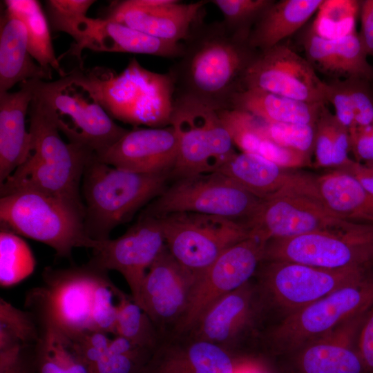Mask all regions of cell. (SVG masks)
I'll return each mask as SVG.
<instances>
[{"mask_svg": "<svg viewBox=\"0 0 373 373\" xmlns=\"http://www.w3.org/2000/svg\"><path fill=\"white\" fill-rule=\"evenodd\" d=\"M262 121L267 138L311 158L314 151L316 124H274Z\"/></svg>", "mask_w": 373, "mask_h": 373, "instance_id": "cell-40", "label": "cell"}, {"mask_svg": "<svg viewBox=\"0 0 373 373\" xmlns=\"http://www.w3.org/2000/svg\"><path fill=\"white\" fill-rule=\"evenodd\" d=\"M221 11L223 21L233 32L249 37V32L273 0H212Z\"/></svg>", "mask_w": 373, "mask_h": 373, "instance_id": "cell-39", "label": "cell"}, {"mask_svg": "<svg viewBox=\"0 0 373 373\" xmlns=\"http://www.w3.org/2000/svg\"><path fill=\"white\" fill-rule=\"evenodd\" d=\"M36 260L28 244L17 234L3 229L0 232V285H15L32 274Z\"/></svg>", "mask_w": 373, "mask_h": 373, "instance_id": "cell-34", "label": "cell"}, {"mask_svg": "<svg viewBox=\"0 0 373 373\" xmlns=\"http://www.w3.org/2000/svg\"><path fill=\"white\" fill-rule=\"evenodd\" d=\"M99 269L96 278L92 310L93 329L115 335L118 306L122 291Z\"/></svg>", "mask_w": 373, "mask_h": 373, "instance_id": "cell-38", "label": "cell"}, {"mask_svg": "<svg viewBox=\"0 0 373 373\" xmlns=\"http://www.w3.org/2000/svg\"><path fill=\"white\" fill-rule=\"evenodd\" d=\"M348 222L323 204L314 177L297 173L289 184L262 200L247 225L250 236L267 243L272 239L340 228Z\"/></svg>", "mask_w": 373, "mask_h": 373, "instance_id": "cell-8", "label": "cell"}, {"mask_svg": "<svg viewBox=\"0 0 373 373\" xmlns=\"http://www.w3.org/2000/svg\"><path fill=\"white\" fill-rule=\"evenodd\" d=\"M74 42L64 54L75 56L83 67L84 49L108 52L151 55L164 58H179L182 42L164 40L146 35L124 24L104 19L82 18L75 27Z\"/></svg>", "mask_w": 373, "mask_h": 373, "instance_id": "cell-21", "label": "cell"}, {"mask_svg": "<svg viewBox=\"0 0 373 373\" xmlns=\"http://www.w3.org/2000/svg\"><path fill=\"white\" fill-rule=\"evenodd\" d=\"M99 271L89 262L78 267L45 268L44 285L31 289L25 301L41 332L50 329L73 338L93 329V294Z\"/></svg>", "mask_w": 373, "mask_h": 373, "instance_id": "cell-7", "label": "cell"}, {"mask_svg": "<svg viewBox=\"0 0 373 373\" xmlns=\"http://www.w3.org/2000/svg\"><path fill=\"white\" fill-rule=\"evenodd\" d=\"M265 245L250 236L226 249L198 276L187 314L174 336L186 333L214 301L250 281L263 261Z\"/></svg>", "mask_w": 373, "mask_h": 373, "instance_id": "cell-18", "label": "cell"}, {"mask_svg": "<svg viewBox=\"0 0 373 373\" xmlns=\"http://www.w3.org/2000/svg\"><path fill=\"white\" fill-rule=\"evenodd\" d=\"M170 126L178 141L177 159L170 177L178 179L216 171L236 153L218 111L198 101L174 97Z\"/></svg>", "mask_w": 373, "mask_h": 373, "instance_id": "cell-10", "label": "cell"}, {"mask_svg": "<svg viewBox=\"0 0 373 373\" xmlns=\"http://www.w3.org/2000/svg\"><path fill=\"white\" fill-rule=\"evenodd\" d=\"M41 331L34 314L0 298V351L37 345Z\"/></svg>", "mask_w": 373, "mask_h": 373, "instance_id": "cell-35", "label": "cell"}, {"mask_svg": "<svg viewBox=\"0 0 373 373\" xmlns=\"http://www.w3.org/2000/svg\"><path fill=\"white\" fill-rule=\"evenodd\" d=\"M178 141L171 126L128 130L112 146L97 155L118 169L137 173H171L177 159Z\"/></svg>", "mask_w": 373, "mask_h": 373, "instance_id": "cell-22", "label": "cell"}, {"mask_svg": "<svg viewBox=\"0 0 373 373\" xmlns=\"http://www.w3.org/2000/svg\"><path fill=\"white\" fill-rule=\"evenodd\" d=\"M181 56L169 68L174 97L198 101L216 111L229 109L243 90L245 71L257 53L247 37L233 32L222 21L207 23L204 16L182 41Z\"/></svg>", "mask_w": 373, "mask_h": 373, "instance_id": "cell-1", "label": "cell"}, {"mask_svg": "<svg viewBox=\"0 0 373 373\" xmlns=\"http://www.w3.org/2000/svg\"><path fill=\"white\" fill-rule=\"evenodd\" d=\"M237 373H278L269 367L267 363L255 358L246 360Z\"/></svg>", "mask_w": 373, "mask_h": 373, "instance_id": "cell-53", "label": "cell"}, {"mask_svg": "<svg viewBox=\"0 0 373 373\" xmlns=\"http://www.w3.org/2000/svg\"><path fill=\"white\" fill-rule=\"evenodd\" d=\"M350 152L355 160L373 162V123L367 126H354L350 131Z\"/></svg>", "mask_w": 373, "mask_h": 373, "instance_id": "cell-48", "label": "cell"}, {"mask_svg": "<svg viewBox=\"0 0 373 373\" xmlns=\"http://www.w3.org/2000/svg\"><path fill=\"white\" fill-rule=\"evenodd\" d=\"M33 97L30 80L0 93V185L22 164L30 148L26 117Z\"/></svg>", "mask_w": 373, "mask_h": 373, "instance_id": "cell-26", "label": "cell"}, {"mask_svg": "<svg viewBox=\"0 0 373 373\" xmlns=\"http://www.w3.org/2000/svg\"><path fill=\"white\" fill-rule=\"evenodd\" d=\"M256 292L249 281L224 295L210 305L183 334L212 343L236 358L243 359L242 341L254 328L258 314Z\"/></svg>", "mask_w": 373, "mask_h": 373, "instance_id": "cell-20", "label": "cell"}, {"mask_svg": "<svg viewBox=\"0 0 373 373\" xmlns=\"http://www.w3.org/2000/svg\"><path fill=\"white\" fill-rule=\"evenodd\" d=\"M354 178L373 195V162L361 163L350 158L343 165L335 168Z\"/></svg>", "mask_w": 373, "mask_h": 373, "instance_id": "cell-52", "label": "cell"}, {"mask_svg": "<svg viewBox=\"0 0 373 373\" xmlns=\"http://www.w3.org/2000/svg\"><path fill=\"white\" fill-rule=\"evenodd\" d=\"M29 116L30 151L0 185L1 197L19 189H32L61 199L85 213L80 183L95 153L82 145L65 142L55 122L33 99Z\"/></svg>", "mask_w": 373, "mask_h": 373, "instance_id": "cell-2", "label": "cell"}, {"mask_svg": "<svg viewBox=\"0 0 373 373\" xmlns=\"http://www.w3.org/2000/svg\"><path fill=\"white\" fill-rule=\"evenodd\" d=\"M93 0L45 1L46 15L53 31L63 32L72 37L77 23L86 14Z\"/></svg>", "mask_w": 373, "mask_h": 373, "instance_id": "cell-41", "label": "cell"}, {"mask_svg": "<svg viewBox=\"0 0 373 373\" xmlns=\"http://www.w3.org/2000/svg\"><path fill=\"white\" fill-rule=\"evenodd\" d=\"M115 336L153 352L164 339L148 314L124 292L118 306Z\"/></svg>", "mask_w": 373, "mask_h": 373, "instance_id": "cell-33", "label": "cell"}, {"mask_svg": "<svg viewBox=\"0 0 373 373\" xmlns=\"http://www.w3.org/2000/svg\"><path fill=\"white\" fill-rule=\"evenodd\" d=\"M217 171L261 200L279 191L297 174L259 154L248 152L236 153Z\"/></svg>", "mask_w": 373, "mask_h": 373, "instance_id": "cell-31", "label": "cell"}, {"mask_svg": "<svg viewBox=\"0 0 373 373\" xmlns=\"http://www.w3.org/2000/svg\"><path fill=\"white\" fill-rule=\"evenodd\" d=\"M84 216L66 202L36 190L19 189L0 199L1 229L44 243L59 257L70 258L75 247L91 249Z\"/></svg>", "mask_w": 373, "mask_h": 373, "instance_id": "cell-6", "label": "cell"}, {"mask_svg": "<svg viewBox=\"0 0 373 373\" xmlns=\"http://www.w3.org/2000/svg\"><path fill=\"white\" fill-rule=\"evenodd\" d=\"M258 154L287 169L309 165L311 160L305 154L280 145L267 137L260 144Z\"/></svg>", "mask_w": 373, "mask_h": 373, "instance_id": "cell-47", "label": "cell"}, {"mask_svg": "<svg viewBox=\"0 0 373 373\" xmlns=\"http://www.w3.org/2000/svg\"><path fill=\"white\" fill-rule=\"evenodd\" d=\"M359 38L366 55L373 57V0L360 1Z\"/></svg>", "mask_w": 373, "mask_h": 373, "instance_id": "cell-51", "label": "cell"}, {"mask_svg": "<svg viewBox=\"0 0 373 373\" xmlns=\"http://www.w3.org/2000/svg\"><path fill=\"white\" fill-rule=\"evenodd\" d=\"M153 354L122 336H115L90 370L93 373H142Z\"/></svg>", "mask_w": 373, "mask_h": 373, "instance_id": "cell-37", "label": "cell"}, {"mask_svg": "<svg viewBox=\"0 0 373 373\" xmlns=\"http://www.w3.org/2000/svg\"><path fill=\"white\" fill-rule=\"evenodd\" d=\"M70 72L90 88L113 119L135 127L170 126L175 86L169 72L149 70L135 57L119 73L103 66Z\"/></svg>", "mask_w": 373, "mask_h": 373, "instance_id": "cell-3", "label": "cell"}, {"mask_svg": "<svg viewBox=\"0 0 373 373\" xmlns=\"http://www.w3.org/2000/svg\"><path fill=\"white\" fill-rule=\"evenodd\" d=\"M359 12L360 1L323 0L310 27L318 37L338 39L356 31Z\"/></svg>", "mask_w": 373, "mask_h": 373, "instance_id": "cell-36", "label": "cell"}, {"mask_svg": "<svg viewBox=\"0 0 373 373\" xmlns=\"http://www.w3.org/2000/svg\"><path fill=\"white\" fill-rule=\"evenodd\" d=\"M30 79L50 81L52 74L34 61L23 23L5 9L0 23V93Z\"/></svg>", "mask_w": 373, "mask_h": 373, "instance_id": "cell-27", "label": "cell"}, {"mask_svg": "<svg viewBox=\"0 0 373 373\" xmlns=\"http://www.w3.org/2000/svg\"><path fill=\"white\" fill-rule=\"evenodd\" d=\"M198 277L182 266L166 245L143 280L141 307L164 338L175 334L189 309Z\"/></svg>", "mask_w": 373, "mask_h": 373, "instance_id": "cell-17", "label": "cell"}, {"mask_svg": "<svg viewBox=\"0 0 373 373\" xmlns=\"http://www.w3.org/2000/svg\"><path fill=\"white\" fill-rule=\"evenodd\" d=\"M338 120L334 114L323 106L316 123L314 153V164L318 167H332V153Z\"/></svg>", "mask_w": 373, "mask_h": 373, "instance_id": "cell-42", "label": "cell"}, {"mask_svg": "<svg viewBox=\"0 0 373 373\" xmlns=\"http://www.w3.org/2000/svg\"><path fill=\"white\" fill-rule=\"evenodd\" d=\"M372 268L325 269L296 262L269 261L261 271L267 296L291 312L363 279Z\"/></svg>", "mask_w": 373, "mask_h": 373, "instance_id": "cell-14", "label": "cell"}, {"mask_svg": "<svg viewBox=\"0 0 373 373\" xmlns=\"http://www.w3.org/2000/svg\"><path fill=\"white\" fill-rule=\"evenodd\" d=\"M263 260L283 261L325 269L373 267V224L345 226L269 240Z\"/></svg>", "mask_w": 373, "mask_h": 373, "instance_id": "cell-9", "label": "cell"}, {"mask_svg": "<svg viewBox=\"0 0 373 373\" xmlns=\"http://www.w3.org/2000/svg\"><path fill=\"white\" fill-rule=\"evenodd\" d=\"M169 177V172L137 173L118 169L94 154L82 178L88 236L95 240L108 239L115 227L131 220L140 208L164 191Z\"/></svg>", "mask_w": 373, "mask_h": 373, "instance_id": "cell-4", "label": "cell"}, {"mask_svg": "<svg viewBox=\"0 0 373 373\" xmlns=\"http://www.w3.org/2000/svg\"><path fill=\"white\" fill-rule=\"evenodd\" d=\"M357 347L367 373H373V305L367 312L360 327Z\"/></svg>", "mask_w": 373, "mask_h": 373, "instance_id": "cell-49", "label": "cell"}, {"mask_svg": "<svg viewBox=\"0 0 373 373\" xmlns=\"http://www.w3.org/2000/svg\"><path fill=\"white\" fill-rule=\"evenodd\" d=\"M323 1H274L253 26L247 39L249 46L263 51L281 44L303 26Z\"/></svg>", "mask_w": 373, "mask_h": 373, "instance_id": "cell-28", "label": "cell"}, {"mask_svg": "<svg viewBox=\"0 0 373 373\" xmlns=\"http://www.w3.org/2000/svg\"><path fill=\"white\" fill-rule=\"evenodd\" d=\"M373 305V274L291 312L270 333L276 350L293 352Z\"/></svg>", "mask_w": 373, "mask_h": 373, "instance_id": "cell-13", "label": "cell"}, {"mask_svg": "<svg viewBox=\"0 0 373 373\" xmlns=\"http://www.w3.org/2000/svg\"><path fill=\"white\" fill-rule=\"evenodd\" d=\"M165 247L159 218L142 213L122 236L115 239L93 240V254L89 262L106 271L120 273L131 289L133 299L141 307L143 280Z\"/></svg>", "mask_w": 373, "mask_h": 373, "instance_id": "cell-15", "label": "cell"}, {"mask_svg": "<svg viewBox=\"0 0 373 373\" xmlns=\"http://www.w3.org/2000/svg\"><path fill=\"white\" fill-rule=\"evenodd\" d=\"M209 1L182 3L176 0L112 1L102 18L124 24L152 37L182 42L193 23L204 16Z\"/></svg>", "mask_w": 373, "mask_h": 373, "instance_id": "cell-19", "label": "cell"}, {"mask_svg": "<svg viewBox=\"0 0 373 373\" xmlns=\"http://www.w3.org/2000/svg\"><path fill=\"white\" fill-rule=\"evenodd\" d=\"M326 102L334 107V116L349 131L355 126L353 104L343 79H334L326 82Z\"/></svg>", "mask_w": 373, "mask_h": 373, "instance_id": "cell-45", "label": "cell"}, {"mask_svg": "<svg viewBox=\"0 0 373 373\" xmlns=\"http://www.w3.org/2000/svg\"><path fill=\"white\" fill-rule=\"evenodd\" d=\"M244 89H258L311 104H326V82L311 64L289 47L279 44L258 51L247 67Z\"/></svg>", "mask_w": 373, "mask_h": 373, "instance_id": "cell-16", "label": "cell"}, {"mask_svg": "<svg viewBox=\"0 0 373 373\" xmlns=\"http://www.w3.org/2000/svg\"><path fill=\"white\" fill-rule=\"evenodd\" d=\"M66 373H93L90 367L75 349L70 338L46 329L43 333Z\"/></svg>", "mask_w": 373, "mask_h": 373, "instance_id": "cell-43", "label": "cell"}, {"mask_svg": "<svg viewBox=\"0 0 373 373\" xmlns=\"http://www.w3.org/2000/svg\"><path fill=\"white\" fill-rule=\"evenodd\" d=\"M35 356L37 373H66L44 335L36 345Z\"/></svg>", "mask_w": 373, "mask_h": 373, "instance_id": "cell-50", "label": "cell"}, {"mask_svg": "<svg viewBox=\"0 0 373 373\" xmlns=\"http://www.w3.org/2000/svg\"><path fill=\"white\" fill-rule=\"evenodd\" d=\"M367 311L293 352L290 373H367L357 339Z\"/></svg>", "mask_w": 373, "mask_h": 373, "instance_id": "cell-23", "label": "cell"}, {"mask_svg": "<svg viewBox=\"0 0 373 373\" xmlns=\"http://www.w3.org/2000/svg\"><path fill=\"white\" fill-rule=\"evenodd\" d=\"M325 104H311L258 89H244L233 97L229 109L249 113L274 124H316Z\"/></svg>", "mask_w": 373, "mask_h": 373, "instance_id": "cell-30", "label": "cell"}, {"mask_svg": "<svg viewBox=\"0 0 373 373\" xmlns=\"http://www.w3.org/2000/svg\"><path fill=\"white\" fill-rule=\"evenodd\" d=\"M242 360L212 343L182 334L164 338L142 373H236Z\"/></svg>", "mask_w": 373, "mask_h": 373, "instance_id": "cell-24", "label": "cell"}, {"mask_svg": "<svg viewBox=\"0 0 373 373\" xmlns=\"http://www.w3.org/2000/svg\"><path fill=\"white\" fill-rule=\"evenodd\" d=\"M33 97L69 142L98 155L128 130L108 115L93 92L70 72L57 80L30 79Z\"/></svg>", "mask_w": 373, "mask_h": 373, "instance_id": "cell-5", "label": "cell"}, {"mask_svg": "<svg viewBox=\"0 0 373 373\" xmlns=\"http://www.w3.org/2000/svg\"><path fill=\"white\" fill-rule=\"evenodd\" d=\"M306 59L315 70L334 79L361 78L373 82V68L367 60L358 33L329 40L309 27L303 38Z\"/></svg>", "mask_w": 373, "mask_h": 373, "instance_id": "cell-25", "label": "cell"}, {"mask_svg": "<svg viewBox=\"0 0 373 373\" xmlns=\"http://www.w3.org/2000/svg\"><path fill=\"white\" fill-rule=\"evenodd\" d=\"M35 345L0 351V373H37Z\"/></svg>", "mask_w": 373, "mask_h": 373, "instance_id": "cell-46", "label": "cell"}, {"mask_svg": "<svg viewBox=\"0 0 373 373\" xmlns=\"http://www.w3.org/2000/svg\"><path fill=\"white\" fill-rule=\"evenodd\" d=\"M157 218L170 253L197 277L226 249L250 236L246 224L222 216L179 212Z\"/></svg>", "mask_w": 373, "mask_h": 373, "instance_id": "cell-12", "label": "cell"}, {"mask_svg": "<svg viewBox=\"0 0 373 373\" xmlns=\"http://www.w3.org/2000/svg\"><path fill=\"white\" fill-rule=\"evenodd\" d=\"M350 93L355 114V126L373 123V88L368 80L361 78L343 79Z\"/></svg>", "mask_w": 373, "mask_h": 373, "instance_id": "cell-44", "label": "cell"}, {"mask_svg": "<svg viewBox=\"0 0 373 373\" xmlns=\"http://www.w3.org/2000/svg\"><path fill=\"white\" fill-rule=\"evenodd\" d=\"M6 9L18 17L24 24L30 54L46 72L54 70L60 77L67 73L56 57L50 32V24L40 2L37 0H6Z\"/></svg>", "mask_w": 373, "mask_h": 373, "instance_id": "cell-32", "label": "cell"}, {"mask_svg": "<svg viewBox=\"0 0 373 373\" xmlns=\"http://www.w3.org/2000/svg\"><path fill=\"white\" fill-rule=\"evenodd\" d=\"M323 204L344 220L373 224V195L350 175L334 169L314 177Z\"/></svg>", "mask_w": 373, "mask_h": 373, "instance_id": "cell-29", "label": "cell"}, {"mask_svg": "<svg viewBox=\"0 0 373 373\" xmlns=\"http://www.w3.org/2000/svg\"><path fill=\"white\" fill-rule=\"evenodd\" d=\"M262 200L219 171L200 173L176 180L144 210L160 217L173 213L213 215L247 224Z\"/></svg>", "mask_w": 373, "mask_h": 373, "instance_id": "cell-11", "label": "cell"}]
</instances>
